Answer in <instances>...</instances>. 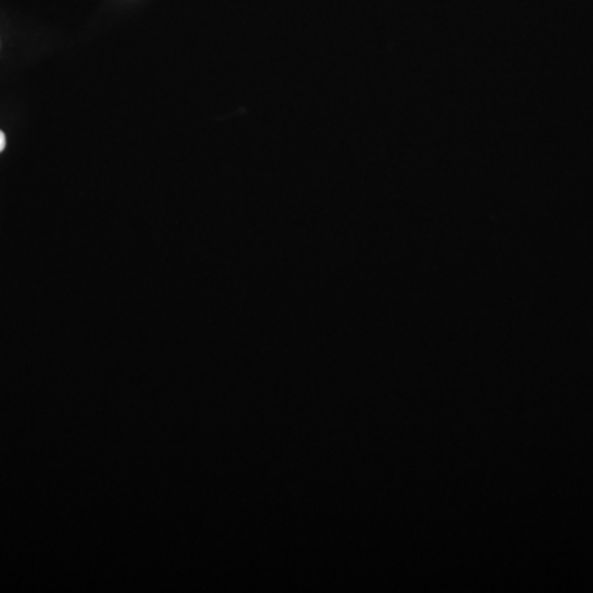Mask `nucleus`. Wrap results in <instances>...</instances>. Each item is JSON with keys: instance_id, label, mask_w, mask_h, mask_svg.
<instances>
[{"instance_id": "nucleus-1", "label": "nucleus", "mask_w": 593, "mask_h": 593, "mask_svg": "<svg viewBox=\"0 0 593 593\" xmlns=\"http://www.w3.org/2000/svg\"><path fill=\"white\" fill-rule=\"evenodd\" d=\"M5 149V136L4 132L0 131V152Z\"/></svg>"}]
</instances>
